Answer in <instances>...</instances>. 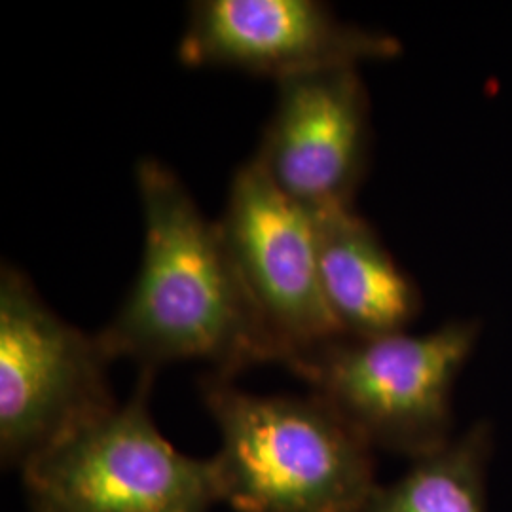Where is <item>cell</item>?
I'll return each instance as SVG.
<instances>
[{
  "mask_svg": "<svg viewBox=\"0 0 512 512\" xmlns=\"http://www.w3.org/2000/svg\"><path fill=\"white\" fill-rule=\"evenodd\" d=\"M143 256L124 304L97 332L110 361L141 370L202 361L234 378L251 366L285 365V353L256 310L222 236L164 162L139 160Z\"/></svg>",
  "mask_w": 512,
  "mask_h": 512,
  "instance_id": "cell-1",
  "label": "cell"
},
{
  "mask_svg": "<svg viewBox=\"0 0 512 512\" xmlns=\"http://www.w3.org/2000/svg\"><path fill=\"white\" fill-rule=\"evenodd\" d=\"M211 374L203 403L219 427L209 458L219 501L238 512H366L374 448L327 401L255 395Z\"/></svg>",
  "mask_w": 512,
  "mask_h": 512,
  "instance_id": "cell-2",
  "label": "cell"
},
{
  "mask_svg": "<svg viewBox=\"0 0 512 512\" xmlns=\"http://www.w3.org/2000/svg\"><path fill=\"white\" fill-rule=\"evenodd\" d=\"M480 323L459 319L425 334L342 336L300 353L289 370L368 440L410 459L452 437V395Z\"/></svg>",
  "mask_w": 512,
  "mask_h": 512,
  "instance_id": "cell-3",
  "label": "cell"
},
{
  "mask_svg": "<svg viewBox=\"0 0 512 512\" xmlns=\"http://www.w3.org/2000/svg\"><path fill=\"white\" fill-rule=\"evenodd\" d=\"M154 370L131 399L21 467L31 512H209L219 494L209 459L167 442L150 414Z\"/></svg>",
  "mask_w": 512,
  "mask_h": 512,
  "instance_id": "cell-4",
  "label": "cell"
},
{
  "mask_svg": "<svg viewBox=\"0 0 512 512\" xmlns=\"http://www.w3.org/2000/svg\"><path fill=\"white\" fill-rule=\"evenodd\" d=\"M107 351L97 334L61 319L31 279L0 270V456L8 467L112 412Z\"/></svg>",
  "mask_w": 512,
  "mask_h": 512,
  "instance_id": "cell-5",
  "label": "cell"
},
{
  "mask_svg": "<svg viewBox=\"0 0 512 512\" xmlns=\"http://www.w3.org/2000/svg\"><path fill=\"white\" fill-rule=\"evenodd\" d=\"M219 226L256 310L283 348V366L346 336L321 289L315 217L283 196L253 158L236 171Z\"/></svg>",
  "mask_w": 512,
  "mask_h": 512,
  "instance_id": "cell-6",
  "label": "cell"
},
{
  "mask_svg": "<svg viewBox=\"0 0 512 512\" xmlns=\"http://www.w3.org/2000/svg\"><path fill=\"white\" fill-rule=\"evenodd\" d=\"M188 67H217L285 82L385 61L403 52L387 33L338 18L317 0H198L179 42Z\"/></svg>",
  "mask_w": 512,
  "mask_h": 512,
  "instance_id": "cell-7",
  "label": "cell"
},
{
  "mask_svg": "<svg viewBox=\"0 0 512 512\" xmlns=\"http://www.w3.org/2000/svg\"><path fill=\"white\" fill-rule=\"evenodd\" d=\"M370 152V101L357 67L277 84L272 118L253 160L311 215L353 207Z\"/></svg>",
  "mask_w": 512,
  "mask_h": 512,
  "instance_id": "cell-8",
  "label": "cell"
},
{
  "mask_svg": "<svg viewBox=\"0 0 512 512\" xmlns=\"http://www.w3.org/2000/svg\"><path fill=\"white\" fill-rule=\"evenodd\" d=\"M313 217L321 289L344 334L378 338L406 332L420 315V291L376 230L355 207Z\"/></svg>",
  "mask_w": 512,
  "mask_h": 512,
  "instance_id": "cell-9",
  "label": "cell"
},
{
  "mask_svg": "<svg viewBox=\"0 0 512 512\" xmlns=\"http://www.w3.org/2000/svg\"><path fill=\"white\" fill-rule=\"evenodd\" d=\"M494 433L475 425L437 452L416 459L397 482L378 486L366 512H488V465Z\"/></svg>",
  "mask_w": 512,
  "mask_h": 512,
  "instance_id": "cell-10",
  "label": "cell"
}]
</instances>
